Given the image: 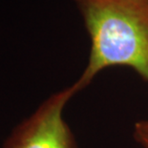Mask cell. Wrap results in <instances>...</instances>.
Wrapping results in <instances>:
<instances>
[{"instance_id": "6da1fadb", "label": "cell", "mask_w": 148, "mask_h": 148, "mask_svg": "<svg viewBox=\"0 0 148 148\" xmlns=\"http://www.w3.org/2000/svg\"><path fill=\"white\" fill-rule=\"evenodd\" d=\"M90 36L80 92L106 68L128 67L148 83V0H73Z\"/></svg>"}, {"instance_id": "7a4b0ae2", "label": "cell", "mask_w": 148, "mask_h": 148, "mask_svg": "<svg viewBox=\"0 0 148 148\" xmlns=\"http://www.w3.org/2000/svg\"><path fill=\"white\" fill-rule=\"evenodd\" d=\"M78 90L73 83L52 94L12 130L2 148H77L63 112Z\"/></svg>"}, {"instance_id": "3957f363", "label": "cell", "mask_w": 148, "mask_h": 148, "mask_svg": "<svg viewBox=\"0 0 148 148\" xmlns=\"http://www.w3.org/2000/svg\"><path fill=\"white\" fill-rule=\"evenodd\" d=\"M133 136H134L135 140H136L141 147L148 148V134L133 132Z\"/></svg>"}, {"instance_id": "277c9868", "label": "cell", "mask_w": 148, "mask_h": 148, "mask_svg": "<svg viewBox=\"0 0 148 148\" xmlns=\"http://www.w3.org/2000/svg\"><path fill=\"white\" fill-rule=\"evenodd\" d=\"M134 132L148 134V119H141L135 123Z\"/></svg>"}]
</instances>
